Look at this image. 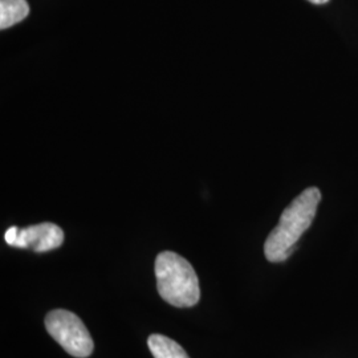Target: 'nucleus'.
Returning <instances> with one entry per match:
<instances>
[{
    "label": "nucleus",
    "instance_id": "nucleus-6",
    "mask_svg": "<svg viewBox=\"0 0 358 358\" xmlns=\"http://www.w3.org/2000/svg\"><path fill=\"white\" fill-rule=\"evenodd\" d=\"M148 346L154 358H190L178 343L162 334H152L148 338Z\"/></svg>",
    "mask_w": 358,
    "mask_h": 358
},
{
    "label": "nucleus",
    "instance_id": "nucleus-7",
    "mask_svg": "<svg viewBox=\"0 0 358 358\" xmlns=\"http://www.w3.org/2000/svg\"><path fill=\"white\" fill-rule=\"evenodd\" d=\"M308 1H310V3H313V4H317V6H321V4L328 3L329 0H308Z\"/></svg>",
    "mask_w": 358,
    "mask_h": 358
},
{
    "label": "nucleus",
    "instance_id": "nucleus-2",
    "mask_svg": "<svg viewBox=\"0 0 358 358\" xmlns=\"http://www.w3.org/2000/svg\"><path fill=\"white\" fill-rule=\"evenodd\" d=\"M157 289L170 306L189 308L201 299L199 280L192 264L182 256L164 251L155 259Z\"/></svg>",
    "mask_w": 358,
    "mask_h": 358
},
{
    "label": "nucleus",
    "instance_id": "nucleus-4",
    "mask_svg": "<svg viewBox=\"0 0 358 358\" xmlns=\"http://www.w3.org/2000/svg\"><path fill=\"white\" fill-rule=\"evenodd\" d=\"M4 241L16 248H31L35 252H47L63 244L64 232L53 223H40L23 230L13 226L6 231Z\"/></svg>",
    "mask_w": 358,
    "mask_h": 358
},
{
    "label": "nucleus",
    "instance_id": "nucleus-3",
    "mask_svg": "<svg viewBox=\"0 0 358 358\" xmlns=\"http://www.w3.org/2000/svg\"><path fill=\"white\" fill-rule=\"evenodd\" d=\"M45 328L65 352L76 358L90 357L93 340L84 322L75 313L65 309H55L45 317Z\"/></svg>",
    "mask_w": 358,
    "mask_h": 358
},
{
    "label": "nucleus",
    "instance_id": "nucleus-5",
    "mask_svg": "<svg viewBox=\"0 0 358 358\" xmlns=\"http://www.w3.org/2000/svg\"><path fill=\"white\" fill-rule=\"evenodd\" d=\"M28 13L27 0H0V28L7 29L23 22Z\"/></svg>",
    "mask_w": 358,
    "mask_h": 358
},
{
    "label": "nucleus",
    "instance_id": "nucleus-1",
    "mask_svg": "<svg viewBox=\"0 0 358 358\" xmlns=\"http://www.w3.org/2000/svg\"><path fill=\"white\" fill-rule=\"evenodd\" d=\"M320 201V190L308 187L282 211L279 224L271 231L264 243V255L268 262L282 263L292 255L296 243L316 217Z\"/></svg>",
    "mask_w": 358,
    "mask_h": 358
}]
</instances>
